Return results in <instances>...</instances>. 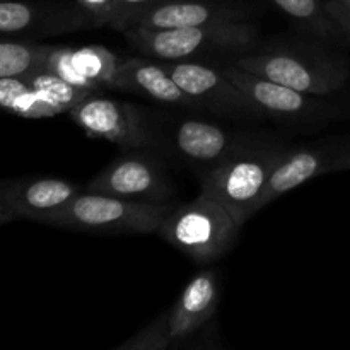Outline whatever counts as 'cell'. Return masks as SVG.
I'll return each instance as SVG.
<instances>
[{"mask_svg":"<svg viewBox=\"0 0 350 350\" xmlns=\"http://www.w3.org/2000/svg\"><path fill=\"white\" fill-rule=\"evenodd\" d=\"M349 170L350 139L325 140L313 146L291 147L282 163L270 176L260 198V208L313 178Z\"/></svg>","mask_w":350,"mask_h":350,"instance_id":"52a82bcc","label":"cell"},{"mask_svg":"<svg viewBox=\"0 0 350 350\" xmlns=\"http://www.w3.org/2000/svg\"><path fill=\"white\" fill-rule=\"evenodd\" d=\"M243 14L226 3L208 0H167L144 10L130 27L142 29H178L212 23L241 21Z\"/></svg>","mask_w":350,"mask_h":350,"instance_id":"9a60e30c","label":"cell"},{"mask_svg":"<svg viewBox=\"0 0 350 350\" xmlns=\"http://www.w3.org/2000/svg\"><path fill=\"white\" fill-rule=\"evenodd\" d=\"M178 85L200 108L232 116H262V109L222 70L195 62H163Z\"/></svg>","mask_w":350,"mask_h":350,"instance_id":"8fae6325","label":"cell"},{"mask_svg":"<svg viewBox=\"0 0 350 350\" xmlns=\"http://www.w3.org/2000/svg\"><path fill=\"white\" fill-rule=\"evenodd\" d=\"M239 229L224 205L200 193L171 212L159 234L193 262L211 263L232 248Z\"/></svg>","mask_w":350,"mask_h":350,"instance_id":"3957f363","label":"cell"},{"mask_svg":"<svg viewBox=\"0 0 350 350\" xmlns=\"http://www.w3.org/2000/svg\"><path fill=\"white\" fill-rule=\"evenodd\" d=\"M170 313H163L115 350H170Z\"/></svg>","mask_w":350,"mask_h":350,"instance_id":"44dd1931","label":"cell"},{"mask_svg":"<svg viewBox=\"0 0 350 350\" xmlns=\"http://www.w3.org/2000/svg\"><path fill=\"white\" fill-rule=\"evenodd\" d=\"M171 212L173 207L167 204L129 200L82 188L48 224L99 234H150L159 232Z\"/></svg>","mask_w":350,"mask_h":350,"instance_id":"7a4b0ae2","label":"cell"},{"mask_svg":"<svg viewBox=\"0 0 350 350\" xmlns=\"http://www.w3.org/2000/svg\"><path fill=\"white\" fill-rule=\"evenodd\" d=\"M174 147L187 159L217 166L246 142L238 133H231L214 123L185 120L174 129Z\"/></svg>","mask_w":350,"mask_h":350,"instance_id":"2e32d148","label":"cell"},{"mask_svg":"<svg viewBox=\"0 0 350 350\" xmlns=\"http://www.w3.org/2000/svg\"><path fill=\"white\" fill-rule=\"evenodd\" d=\"M77 185L60 178H17L0 187V224L36 221L48 224L75 195Z\"/></svg>","mask_w":350,"mask_h":350,"instance_id":"9c48e42d","label":"cell"},{"mask_svg":"<svg viewBox=\"0 0 350 350\" xmlns=\"http://www.w3.org/2000/svg\"><path fill=\"white\" fill-rule=\"evenodd\" d=\"M84 190L129 200L164 204L171 195L163 164L156 157L132 154L109 163L99 171Z\"/></svg>","mask_w":350,"mask_h":350,"instance_id":"ba28073f","label":"cell"},{"mask_svg":"<svg viewBox=\"0 0 350 350\" xmlns=\"http://www.w3.org/2000/svg\"><path fill=\"white\" fill-rule=\"evenodd\" d=\"M70 60L89 91L98 92L101 89L115 88L116 75L123 58L116 57L111 50L101 44H89V46L72 48Z\"/></svg>","mask_w":350,"mask_h":350,"instance_id":"e0dca14e","label":"cell"},{"mask_svg":"<svg viewBox=\"0 0 350 350\" xmlns=\"http://www.w3.org/2000/svg\"><path fill=\"white\" fill-rule=\"evenodd\" d=\"M328 16L334 21L335 27H337L338 34H344L350 40V9L345 7L340 0H328L325 3Z\"/></svg>","mask_w":350,"mask_h":350,"instance_id":"cb8c5ba5","label":"cell"},{"mask_svg":"<svg viewBox=\"0 0 350 350\" xmlns=\"http://www.w3.org/2000/svg\"><path fill=\"white\" fill-rule=\"evenodd\" d=\"M70 118L91 139H103L122 149H144L154 144L152 135L135 106L116 99L89 94L74 109Z\"/></svg>","mask_w":350,"mask_h":350,"instance_id":"8992f818","label":"cell"},{"mask_svg":"<svg viewBox=\"0 0 350 350\" xmlns=\"http://www.w3.org/2000/svg\"><path fill=\"white\" fill-rule=\"evenodd\" d=\"M232 65L310 96L334 94L344 88L350 75L344 62L289 50L248 55L238 58Z\"/></svg>","mask_w":350,"mask_h":350,"instance_id":"5b68a950","label":"cell"},{"mask_svg":"<svg viewBox=\"0 0 350 350\" xmlns=\"http://www.w3.org/2000/svg\"><path fill=\"white\" fill-rule=\"evenodd\" d=\"M135 50L163 62H180L202 51L236 50L255 41V27L243 21L212 23L178 29H142L129 27L123 31Z\"/></svg>","mask_w":350,"mask_h":350,"instance_id":"277c9868","label":"cell"},{"mask_svg":"<svg viewBox=\"0 0 350 350\" xmlns=\"http://www.w3.org/2000/svg\"><path fill=\"white\" fill-rule=\"evenodd\" d=\"M84 12L75 3L67 5H40L24 0L0 2V31L3 36L23 33H64L85 26Z\"/></svg>","mask_w":350,"mask_h":350,"instance_id":"7c38bea8","label":"cell"},{"mask_svg":"<svg viewBox=\"0 0 350 350\" xmlns=\"http://www.w3.org/2000/svg\"><path fill=\"white\" fill-rule=\"evenodd\" d=\"M226 75L262 109L263 115H270L286 122H327L338 109L317 99L318 96L294 91L287 85L277 84L269 79L243 70L236 65L222 68Z\"/></svg>","mask_w":350,"mask_h":350,"instance_id":"30bf717a","label":"cell"},{"mask_svg":"<svg viewBox=\"0 0 350 350\" xmlns=\"http://www.w3.org/2000/svg\"><path fill=\"white\" fill-rule=\"evenodd\" d=\"M284 14L303 24L313 33L328 38L338 34L334 21L328 16L325 3L320 0H272Z\"/></svg>","mask_w":350,"mask_h":350,"instance_id":"ffe728a7","label":"cell"},{"mask_svg":"<svg viewBox=\"0 0 350 350\" xmlns=\"http://www.w3.org/2000/svg\"><path fill=\"white\" fill-rule=\"evenodd\" d=\"M156 0H115L109 12L106 26L118 31H126L133 24V21L146 9H149Z\"/></svg>","mask_w":350,"mask_h":350,"instance_id":"7402d4cb","label":"cell"},{"mask_svg":"<svg viewBox=\"0 0 350 350\" xmlns=\"http://www.w3.org/2000/svg\"><path fill=\"white\" fill-rule=\"evenodd\" d=\"M115 0H75L91 26H106Z\"/></svg>","mask_w":350,"mask_h":350,"instance_id":"603a6c76","label":"cell"},{"mask_svg":"<svg viewBox=\"0 0 350 350\" xmlns=\"http://www.w3.org/2000/svg\"><path fill=\"white\" fill-rule=\"evenodd\" d=\"M289 149L280 144H250L246 140L202 178L200 193L224 205L243 228L260 211L263 190Z\"/></svg>","mask_w":350,"mask_h":350,"instance_id":"6da1fadb","label":"cell"},{"mask_svg":"<svg viewBox=\"0 0 350 350\" xmlns=\"http://www.w3.org/2000/svg\"><path fill=\"white\" fill-rule=\"evenodd\" d=\"M0 105L5 111L21 118H50L55 111L43 101L29 81L0 79Z\"/></svg>","mask_w":350,"mask_h":350,"instance_id":"d6986e66","label":"cell"},{"mask_svg":"<svg viewBox=\"0 0 350 350\" xmlns=\"http://www.w3.org/2000/svg\"><path fill=\"white\" fill-rule=\"evenodd\" d=\"M219 306V279L214 270H204L197 273L181 296L171 308L170 313V338L171 347L181 344L188 337L200 330Z\"/></svg>","mask_w":350,"mask_h":350,"instance_id":"5bb4252c","label":"cell"},{"mask_svg":"<svg viewBox=\"0 0 350 350\" xmlns=\"http://www.w3.org/2000/svg\"><path fill=\"white\" fill-rule=\"evenodd\" d=\"M340 2H342V3H344V5H345V7H349V9H350V0H340Z\"/></svg>","mask_w":350,"mask_h":350,"instance_id":"d4e9b609","label":"cell"},{"mask_svg":"<svg viewBox=\"0 0 350 350\" xmlns=\"http://www.w3.org/2000/svg\"><path fill=\"white\" fill-rule=\"evenodd\" d=\"M113 91L146 96L164 105L200 109L198 103L174 82L170 72L164 68L163 62H152L147 58H123Z\"/></svg>","mask_w":350,"mask_h":350,"instance_id":"4fadbf2b","label":"cell"},{"mask_svg":"<svg viewBox=\"0 0 350 350\" xmlns=\"http://www.w3.org/2000/svg\"><path fill=\"white\" fill-rule=\"evenodd\" d=\"M55 46L3 40L0 43V79H31L46 70Z\"/></svg>","mask_w":350,"mask_h":350,"instance_id":"ac0fdd59","label":"cell"}]
</instances>
